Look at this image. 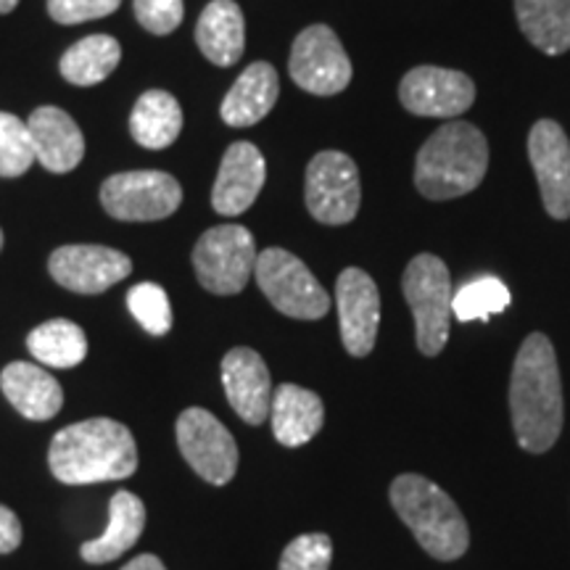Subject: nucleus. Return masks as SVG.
<instances>
[{"label":"nucleus","mask_w":570,"mask_h":570,"mask_svg":"<svg viewBox=\"0 0 570 570\" xmlns=\"http://www.w3.org/2000/svg\"><path fill=\"white\" fill-rule=\"evenodd\" d=\"M21 539H24V531H21V520L17 518V512L0 504V554L19 550Z\"/></svg>","instance_id":"nucleus-34"},{"label":"nucleus","mask_w":570,"mask_h":570,"mask_svg":"<svg viewBox=\"0 0 570 570\" xmlns=\"http://www.w3.org/2000/svg\"><path fill=\"white\" fill-rule=\"evenodd\" d=\"M48 273L71 294L96 296L132 273L130 256L109 246L75 244L56 248L48 259Z\"/></svg>","instance_id":"nucleus-13"},{"label":"nucleus","mask_w":570,"mask_h":570,"mask_svg":"<svg viewBox=\"0 0 570 570\" xmlns=\"http://www.w3.org/2000/svg\"><path fill=\"white\" fill-rule=\"evenodd\" d=\"M0 389L21 417L46 423L63 407V389L51 373L32 362H11L0 373Z\"/></svg>","instance_id":"nucleus-19"},{"label":"nucleus","mask_w":570,"mask_h":570,"mask_svg":"<svg viewBox=\"0 0 570 570\" xmlns=\"http://www.w3.org/2000/svg\"><path fill=\"white\" fill-rule=\"evenodd\" d=\"M288 71L298 88L312 96H338L354 75L338 35L327 24H312L298 32L291 48Z\"/></svg>","instance_id":"nucleus-11"},{"label":"nucleus","mask_w":570,"mask_h":570,"mask_svg":"<svg viewBox=\"0 0 570 570\" xmlns=\"http://www.w3.org/2000/svg\"><path fill=\"white\" fill-rule=\"evenodd\" d=\"M399 101L415 117L458 119L475 101V85L465 71L415 67L399 82Z\"/></svg>","instance_id":"nucleus-12"},{"label":"nucleus","mask_w":570,"mask_h":570,"mask_svg":"<svg viewBox=\"0 0 570 570\" xmlns=\"http://www.w3.org/2000/svg\"><path fill=\"white\" fill-rule=\"evenodd\" d=\"M177 446L196 475L212 487H225L238 473V444L233 433L204 407H190L177 417Z\"/></svg>","instance_id":"nucleus-10"},{"label":"nucleus","mask_w":570,"mask_h":570,"mask_svg":"<svg viewBox=\"0 0 570 570\" xmlns=\"http://www.w3.org/2000/svg\"><path fill=\"white\" fill-rule=\"evenodd\" d=\"M402 291L415 317V341L425 356L444 352L452 325V275L444 259L433 254H417L404 269Z\"/></svg>","instance_id":"nucleus-5"},{"label":"nucleus","mask_w":570,"mask_h":570,"mask_svg":"<svg viewBox=\"0 0 570 570\" xmlns=\"http://www.w3.org/2000/svg\"><path fill=\"white\" fill-rule=\"evenodd\" d=\"M135 19L151 35H169L183 24V0H135Z\"/></svg>","instance_id":"nucleus-32"},{"label":"nucleus","mask_w":570,"mask_h":570,"mask_svg":"<svg viewBox=\"0 0 570 570\" xmlns=\"http://www.w3.org/2000/svg\"><path fill=\"white\" fill-rule=\"evenodd\" d=\"M142 529H146V504L132 491H117L109 502V525L101 537L85 541L80 547L82 560L90 566H104V562L122 558L138 544Z\"/></svg>","instance_id":"nucleus-22"},{"label":"nucleus","mask_w":570,"mask_h":570,"mask_svg":"<svg viewBox=\"0 0 570 570\" xmlns=\"http://www.w3.org/2000/svg\"><path fill=\"white\" fill-rule=\"evenodd\" d=\"M256 285L267 302L294 320H323L331 312V296L296 254L269 246L256 256Z\"/></svg>","instance_id":"nucleus-6"},{"label":"nucleus","mask_w":570,"mask_h":570,"mask_svg":"<svg viewBox=\"0 0 570 570\" xmlns=\"http://www.w3.org/2000/svg\"><path fill=\"white\" fill-rule=\"evenodd\" d=\"M196 42L214 67H233L244 56L246 21L235 0H212L196 24Z\"/></svg>","instance_id":"nucleus-23"},{"label":"nucleus","mask_w":570,"mask_h":570,"mask_svg":"<svg viewBox=\"0 0 570 570\" xmlns=\"http://www.w3.org/2000/svg\"><path fill=\"white\" fill-rule=\"evenodd\" d=\"M333 541L327 533H302L285 547L277 570H331Z\"/></svg>","instance_id":"nucleus-31"},{"label":"nucleus","mask_w":570,"mask_h":570,"mask_svg":"<svg viewBox=\"0 0 570 570\" xmlns=\"http://www.w3.org/2000/svg\"><path fill=\"white\" fill-rule=\"evenodd\" d=\"M19 6V0H0V13H11Z\"/></svg>","instance_id":"nucleus-36"},{"label":"nucleus","mask_w":570,"mask_h":570,"mask_svg":"<svg viewBox=\"0 0 570 570\" xmlns=\"http://www.w3.org/2000/svg\"><path fill=\"white\" fill-rule=\"evenodd\" d=\"M122 6V0H48V13L59 24H82L104 19Z\"/></svg>","instance_id":"nucleus-33"},{"label":"nucleus","mask_w":570,"mask_h":570,"mask_svg":"<svg viewBox=\"0 0 570 570\" xmlns=\"http://www.w3.org/2000/svg\"><path fill=\"white\" fill-rule=\"evenodd\" d=\"M273 436L283 446H304L323 431L325 407L323 399L315 391L296 386V383H283L273 394Z\"/></svg>","instance_id":"nucleus-20"},{"label":"nucleus","mask_w":570,"mask_h":570,"mask_svg":"<svg viewBox=\"0 0 570 570\" xmlns=\"http://www.w3.org/2000/svg\"><path fill=\"white\" fill-rule=\"evenodd\" d=\"M510 302L512 296L508 285L494 275H483L454 291L452 312L460 323H475V320H489L491 315L504 312Z\"/></svg>","instance_id":"nucleus-28"},{"label":"nucleus","mask_w":570,"mask_h":570,"mask_svg":"<svg viewBox=\"0 0 570 570\" xmlns=\"http://www.w3.org/2000/svg\"><path fill=\"white\" fill-rule=\"evenodd\" d=\"M336 306L344 348L352 356H367L381 327V294L373 277L360 267H346L336 281Z\"/></svg>","instance_id":"nucleus-15"},{"label":"nucleus","mask_w":570,"mask_h":570,"mask_svg":"<svg viewBox=\"0 0 570 570\" xmlns=\"http://www.w3.org/2000/svg\"><path fill=\"white\" fill-rule=\"evenodd\" d=\"M510 412L518 444L531 454L558 444L566 407L558 354L544 333H531L518 348L510 377Z\"/></svg>","instance_id":"nucleus-1"},{"label":"nucleus","mask_w":570,"mask_h":570,"mask_svg":"<svg viewBox=\"0 0 570 570\" xmlns=\"http://www.w3.org/2000/svg\"><path fill=\"white\" fill-rule=\"evenodd\" d=\"M223 386L227 402L244 423L262 425L269 417L273 377L259 352L248 346L230 348L223 356Z\"/></svg>","instance_id":"nucleus-17"},{"label":"nucleus","mask_w":570,"mask_h":570,"mask_svg":"<svg viewBox=\"0 0 570 570\" xmlns=\"http://www.w3.org/2000/svg\"><path fill=\"white\" fill-rule=\"evenodd\" d=\"M122 570H167L164 562L156 558V554H138V558L127 562Z\"/></svg>","instance_id":"nucleus-35"},{"label":"nucleus","mask_w":570,"mask_h":570,"mask_svg":"<svg viewBox=\"0 0 570 570\" xmlns=\"http://www.w3.org/2000/svg\"><path fill=\"white\" fill-rule=\"evenodd\" d=\"M256 256V240L244 225L209 227L194 246L198 283L214 296L240 294L252 281Z\"/></svg>","instance_id":"nucleus-7"},{"label":"nucleus","mask_w":570,"mask_h":570,"mask_svg":"<svg viewBox=\"0 0 570 570\" xmlns=\"http://www.w3.org/2000/svg\"><path fill=\"white\" fill-rule=\"evenodd\" d=\"M267 180V161L259 148L248 140H238L227 148L219 161L217 180L212 188V206L223 217H238L252 209Z\"/></svg>","instance_id":"nucleus-16"},{"label":"nucleus","mask_w":570,"mask_h":570,"mask_svg":"<svg viewBox=\"0 0 570 570\" xmlns=\"http://www.w3.org/2000/svg\"><path fill=\"white\" fill-rule=\"evenodd\" d=\"M529 159L541 202L552 219L570 217V140L554 119H539L529 132Z\"/></svg>","instance_id":"nucleus-14"},{"label":"nucleus","mask_w":570,"mask_h":570,"mask_svg":"<svg viewBox=\"0 0 570 570\" xmlns=\"http://www.w3.org/2000/svg\"><path fill=\"white\" fill-rule=\"evenodd\" d=\"M35 161L53 175H67L80 167L85 156V135L80 125L59 106H40L27 119Z\"/></svg>","instance_id":"nucleus-18"},{"label":"nucleus","mask_w":570,"mask_h":570,"mask_svg":"<svg viewBox=\"0 0 570 570\" xmlns=\"http://www.w3.org/2000/svg\"><path fill=\"white\" fill-rule=\"evenodd\" d=\"M489 169V142L470 122L441 125L423 142L415 161V188L431 202L473 194Z\"/></svg>","instance_id":"nucleus-3"},{"label":"nucleus","mask_w":570,"mask_h":570,"mask_svg":"<svg viewBox=\"0 0 570 570\" xmlns=\"http://www.w3.org/2000/svg\"><path fill=\"white\" fill-rule=\"evenodd\" d=\"M183 109L167 90H148L135 101L130 114V135L148 151H161L180 138Z\"/></svg>","instance_id":"nucleus-24"},{"label":"nucleus","mask_w":570,"mask_h":570,"mask_svg":"<svg viewBox=\"0 0 570 570\" xmlns=\"http://www.w3.org/2000/svg\"><path fill=\"white\" fill-rule=\"evenodd\" d=\"M391 508L417 539V544L441 562L462 558L470 547V531L454 499L431 479L404 473L391 483Z\"/></svg>","instance_id":"nucleus-4"},{"label":"nucleus","mask_w":570,"mask_h":570,"mask_svg":"<svg viewBox=\"0 0 570 570\" xmlns=\"http://www.w3.org/2000/svg\"><path fill=\"white\" fill-rule=\"evenodd\" d=\"M101 204L119 223H156L180 209L183 188L173 175L159 169H135L111 175L101 185Z\"/></svg>","instance_id":"nucleus-8"},{"label":"nucleus","mask_w":570,"mask_h":570,"mask_svg":"<svg viewBox=\"0 0 570 570\" xmlns=\"http://www.w3.org/2000/svg\"><path fill=\"white\" fill-rule=\"evenodd\" d=\"M520 32L547 56L570 51V0H515Z\"/></svg>","instance_id":"nucleus-25"},{"label":"nucleus","mask_w":570,"mask_h":570,"mask_svg":"<svg viewBox=\"0 0 570 570\" xmlns=\"http://www.w3.org/2000/svg\"><path fill=\"white\" fill-rule=\"evenodd\" d=\"M0 248H3V230H0Z\"/></svg>","instance_id":"nucleus-37"},{"label":"nucleus","mask_w":570,"mask_h":570,"mask_svg":"<svg viewBox=\"0 0 570 570\" xmlns=\"http://www.w3.org/2000/svg\"><path fill=\"white\" fill-rule=\"evenodd\" d=\"M127 309L151 336H167L173 331V304L167 291L156 283H138L127 291Z\"/></svg>","instance_id":"nucleus-29"},{"label":"nucleus","mask_w":570,"mask_h":570,"mask_svg":"<svg viewBox=\"0 0 570 570\" xmlns=\"http://www.w3.org/2000/svg\"><path fill=\"white\" fill-rule=\"evenodd\" d=\"M48 468L67 487L125 481L138 470V446L130 428L117 420H80L56 433L48 449Z\"/></svg>","instance_id":"nucleus-2"},{"label":"nucleus","mask_w":570,"mask_h":570,"mask_svg":"<svg viewBox=\"0 0 570 570\" xmlns=\"http://www.w3.org/2000/svg\"><path fill=\"white\" fill-rule=\"evenodd\" d=\"M306 209L323 225L352 223L362 204L360 169L352 156L320 151L306 167Z\"/></svg>","instance_id":"nucleus-9"},{"label":"nucleus","mask_w":570,"mask_h":570,"mask_svg":"<svg viewBox=\"0 0 570 570\" xmlns=\"http://www.w3.org/2000/svg\"><path fill=\"white\" fill-rule=\"evenodd\" d=\"M277 96H281V80L273 63L254 61L252 67L240 71V77L227 90L219 114L223 122L230 127H252L275 109Z\"/></svg>","instance_id":"nucleus-21"},{"label":"nucleus","mask_w":570,"mask_h":570,"mask_svg":"<svg viewBox=\"0 0 570 570\" xmlns=\"http://www.w3.org/2000/svg\"><path fill=\"white\" fill-rule=\"evenodd\" d=\"M35 151L27 122L0 111V177H21L30 173Z\"/></svg>","instance_id":"nucleus-30"},{"label":"nucleus","mask_w":570,"mask_h":570,"mask_svg":"<svg viewBox=\"0 0 570 570\" xmlns=\"http://www.w3.org/2000/svg\"><path fill=\"white\" fill-rule=\"evenodd\" d=\"M27 348L40 365L69 370L77 367L88 356V336L77 323L71 320H48L35 327L27 336Z\"/></svg>","instance_id":"nucleus-27"},{"label":"nucleus","mask_w":570,"mask_h":570,"mask_svg":"<svg viewBox=\"0 0 570 570\" xmlns=\"http://www.w3.org/2000/svg\"><path fill=\"white\" fill-rule=\"evenodd\" d=\"M122 61V46L111 35H88L67 48L61 56L59 71L71 85L90 88V85L104 82Z\"/></svg>","instance_id":"nucleus-26"}]
</instances>
